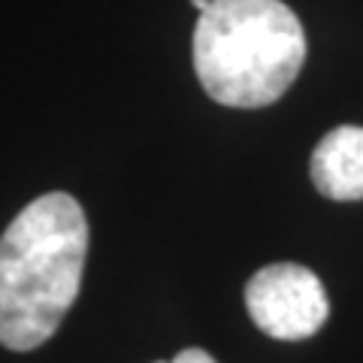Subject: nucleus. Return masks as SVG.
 I'll list each match as a JSON object with an SVG mask.
<instances>
[{
  "label": "nucleus",
  "instance_id": "f257e3e1",
  "mask_svg": "<svg viewBox=\"0 0 363 363\" xmlns=\"http://www.w3.org/2000/svg\"><path fill=\"white\" fill-rule=\"evenodd\" d=\"M88 221L79 200L52 191L30 200L0 236V345L33 351L52 339L79 297Z\"/></svg>",
  "mask_w": 363,
  "mask_h": 363
},
{
  "label": "nucleus",
  "instance_id": "f03ea898",
  "mask_svg": "<svg viewBox=\"0 0 363 363\" xmlns=\"http://www.w3.org/2000/svg\"><path fill=\"white\" fill-rule=\"evenodd\" d=\"M306 30L281 0H212L194 28V70L221 106L260 109L294 85Z\"/></svg>",
  "mask_w": 363,
  "mask_h": 363
},
{
  "label": "nucleus",
  "instance_id": "7ed1b4c3",
  "mask_svg": "<svg viewBox=\"0 0 363 363\" xmlns=\"http://www.w3.org/2000/svg\"><path fill=\"white\" fill-rule=\"evenodd\" d=\"M245 309L257 330L281 342H300L324 327L330 300L309 267L269 264L245 285Z\"/></svg>",
  "mask_w": 363,
  "mask_h": 363
},
{
  "label": "nucleus",
  "instance_id": "20e7f679",
  "mask_svg": "<svg viewBox=\"0 0 363 363\" xmlns=\"http://www.w3.org/2000/svg\"><path fill=\"white\" fill-rule=\"evenodd\" d=\"M309 176L318 194L327 200H363V128L339 124L315 145Z\"/></svg>",
  "mask_w": 363,
  "mask_h": 363
},
{
  "label": "nucleus",
  "instance_id": "39448f33",
  "mask_svg": "<svg viewBox=\"0 0 363 363\" xmlns=\"http://www.w3.org/2000/svg\"><path fill=\"white\" fill-rule=\"evenodd\" d=\"M157 363H218V360L203 348H185V351H179L173 360H157Z\"/></svg>",
  "mask_w": 363,
  "mask_h": 363
},
{
  "label": "nucleus",
  "instance_id": "423d86ee",
  "mask_svg": "<svg viewBox=\"0 0 363 363\" xmlns=\"http://www.w3.org/2000/svg\"><path fill=\"white\" fill-rule=\"evenodd\" d=\"M191 6H194L197 13H206V9L212 6V0H191Z\"/></svg>",
  "mask_w": 363,
  "mask_h": 363
}]
</instances>
